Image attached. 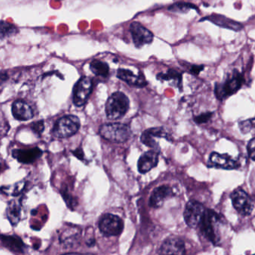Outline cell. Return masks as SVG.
Returning a JSON list of instances; mask_svg holds the SVG:
<instances>
[{
  "instance_id": "cell-1",
  "label": "cell",
  "mask_w": 255,
  "mask_h": 255,
  "mask_svg": "<svg viewBox=\"0 0 255 255\" xmlns=\"http://www.w3.org/2000/svg\"><path fill=\"white\" fill-rule=\"evenodd\" d=\"M130 109V100L124 93L115 92L108 99L105 106L106 117L111 121L122 118Z\"/></svg>"
},
{
  "instance_id": "cell-2",
  "label": "cell",
  "mask_w": 255,
  "mask_h": 255,
  "mask_svg": "<svg viewBox=\"0 0 255 255\" xmlns=\"http://www.w3.org/2000/svg\"><path fill=\"white\" fill-rule=\"evenodd\" d=\"M99 133L103 139L113 143H124L131 136V129L126 124L114 123L103 124L99 129Z\"/></svg>"
},
{
  "instance_id": "cell-3",
  "label": "cell",
  "mask_w": 255,
  "mask_h": 255,
  "mask_svg": "<svg viewBox=\"0 0 255 255\" xmlns=\"http://www.w3.org/2000/svg\"><path fill=\"white\" fill-rule=\"evenodd\" d=\"M220 223H222V220L218 214L211 210H206L200 224L201 231L215 245L218 244L220 241V235L219 233Z\"/></svg>"
},
{
  "instance_id": "cell-4",
  "label": "cell",
  "mask_w": 255,
  "mask_h": 255,
  "mask_svg": "<svg viewBox=\"0 0 255 255\" xmlns=\"http://www.w3.org/2000/svg\"><path fill=\"white\" fill-rule=\"evenodd\" d=\"M80 128V121L74 115L60 118L52 129V135L56 138H68L76 134Z\"/></svg>"
},
{
  "instance_id": "cell-5",
  "label": "cell",
  "mask_w": 255,
  "mask_h": 255,
  "mask_svg": "<svg viewBox=\"0 0 255 255\" xmlns=\"http://www.w3.org/2000/svg\"><path fill=\"white\" fill-rule=\"evenodd\" d=\"M244 83V77L238 71L234 72L230 79L223 84H217L215 94L220 100H226L233 94H236Z\"/></svg>"
},
{
  "instance_id": "cell-6",
  "label": "cell",
  "mask_w": 255,
  "mask_h": 255,
  "mask_svg": "<svg viewBox=\"0 0 255 255\" xmlns=\"http://www.w3.org/2000/svg\"><path fill=\"white\" fill-rule=\"evenodd\" d=\"M99 229L105 236H118L122 232L124 223L118 216L110 214H105L99 222Z\"/></svg>"
},
{
  "instance_id": "cell-7",
  "label": "cell",
  "mask_w": 255,
  "mask_h": 255,
  "mask_svg": "<svg viewBox=\"0 0 255 255\" xmlns=\"http://www.w3.org/2000/svg\"><path fill=\"white\" fill-rule=\"evenodd\" d=\"M205 211L206 209L200 202L190 201L187 204L184 213V220L187 226L193 229L199 227L203 220Z\"/></svg>"
},
{
  "instance_id": "cell-8",
  "label": "cell",
  "mask_w": 255,
  "mask_h": 255,
  "mask_svg": "<svg viewBox=\"0 0 255 255\" xmlns=\"http://www.w3.org/2000/svg\"><path fill=\"white\" fill-rule=\"evenodd\" d=\"M234 208L240 214L249 216L254 210V202L248 193L242 189H237L231 195Z\"/></svg>"
},
{
  "instance_id": "cell-9",
  "label": "cell",
  "mask_w": 255,
  "mask_h": 255,
  "mask_svg": "<svg viewBox=\"0 0 255 255\" xmlns=\"http://www.w3.org/2000/svg\"><path fill=\"white\" fill-rule=\"evenodd\" d=\"M93 83L91 79L87 76L81 78L73 88V101L76 107H82L88 101L91 91Z\"/></svg>"
},
{
  "instance_id": "cell-10",
  "label": "cell",
  "mask_w": 255,
  "mask_h": 255,
  "mask_svg": "<svg viewBox=\"0 0 255 255\" xmlns=\"http://www.w3.org/2000/svg\"><path fill=\"white\" fill-rule=\"evenodd\" d=\"M130 30L136 47L141 48L145 45L150 44L154 40V34L139 22H132Z\"/></svg>"
},
{
  "instance_id": "cell-11",
  "label": "cell",
  "mask_w": 255,
  "mask_h": 255,
  "mask_svg": "<svg viewBox=\"0 0 255 255\" xmlns=\"http://www.w3.org/2000/svg\"><path fill=\"white\" fill-rule=\"evenodd\" d=\"M156 138H166L170 139L169 133H167L163 127L151 128L147 129L141 135V142L145 144L146 146L152 148V149L160 150L159 143Z\"/></svg>"
},
{
  "instance_id": "cell-12",
  "label": "cell",
  "mask_w": 255,
  "mask_h": 255,
  "mask_svg": "<svg viewBox=\"0 0 255 255\" xmlns=\"http://www.w3.org/2000/svg\"><path fill=\"white\" fill-rule=\"evenodd\" d=\"M210 163L216 168L220 169H237L241 166L238 160L232 158L227 154H220V153L213 152L210 156Z\"/></svg>"
},
{
  "instance_id": "cell-13",
  "label": "cell",
  "mask_w": 255,
  "mask_h": 255,
  "mask_svg": "<svg viewBox=\"0 0 255 255\" xmlns=\"http://www.w3.org/2000/svg\"><path fill=\"white\" fill-rule=\"evenodd\" d=\"M160 150L152 149L144 153L138 161V170L140 173L145 174L157 166L159 161Z\"/></svg>"
},
{
  "instance_id": "cell-14",
  "label": "cell",
  "mask_w": 255,
  "mask_h": 255,
  "mask_svg": "<svg viewBox=\"0 0 255 255\" xmlns=\"http://www.w3.org/2000/svg\"><path fill=\"white\" fill-rule=\"evenodd\" d=\"M174 195L172 187L168 185H162L154 189L150 197V206L153 208H161L163 204L169 198L172 197Z\"/></svg>"
},
{
  "instance_id": "cell-15",
  "label": "cell",
  "mask_w": 255,
  "mask_h": 255,
  "mask_svg": "<svg viewBox=\"0 0 255 255\" xmlns=\"http://www.w3.org/2000/svg\"><path fill=\"white\" fill-rule=\"evenodd\" d=\"M185 245L179 238L166 240L160 247L159 255H185Z\"/></svg>"
},
{
  "instance_id": "cell-16",
  "label": "cell",
  "mask_w": 255,
  "mask_h": 255,
  "mask_svg": "<svg viewBox=\"0 0 255 255\" xmlns=\"http://www.w3.org/2000/svg\"><path fill=\"white\" fill-rule=\"evenodd\" d=\"M208 20L213 22L215 25L221 27V28H227V29L233 30L235 31H240L244 28V25L234 19H230L223 15L213 14L210 16H205L201 21Z\"/></svg>"
},
{
  "instance_id": "cell-17",
  "label": "cell",
  "mask_w": 255,
  "mask_h": 255,
  "mask_svg": "<svg viewBox=\"0 0 255 255\" xmlns=\"http://www.w3.org/2000/svg\"><path fill=\"white\" fill-rule=\"evenodd\" d=\"M117 77L124 81L130 86L136 87V88H144L148 84L142 73L136 75L131 70H126V69H119L117 72Z\"/></svg>"
},
{
  "instance_id": "cell-18",
  "label": "cell",
  "mask_w": 255,
  "mask_h": 255,
  "mask_svg": "<svg viewBox=\"0 0 255 255\" xmlns=\"http://www.w3.org/2000/svg\"><path fill=\"white\" fill-rule=\"evenodd\" d=\"M43 151L37 147L28 149H14L12 151V156L19 163L25 164L34 163L41 157Z\"/></svg>"
},
{
  "instance_id": "cell-19",
  "label": "cell",
  "mask_w": 255,
  "mask_h": 255,
  "mask_svg": "<svg viewBox=\"0 0 255 255\" xmlns=\"http://www.w3.org/2000/svg\"><path fill=\"white\" fill-rule=\"evenodd\" d=\"M12 115L15 119L19 121H27L34 116L32 109L29 105L22 100H16L12 104Z\"/></svg>"
},
{
  "instance_id": "cell-20",
  "label": "cell",
  "mask_w": 255,
  "mask_h": 255,
  "mask_svg": "<svg viewBox=\"0 0 255 255\" xmlns=\"http://www.w3.org/2000/svg\"><path fill=\"white\" fill-rule=\"evenodd\" d=\"M2 245L10 251L16 253H23L25 250V244L22 242L20 238L16 236H6L1 235L0 236Z\"/></svg>"
},
{
  "instance_id": "cell-21",
  "label": "cell",
  "mask_w": 255,
  "mask_h": 255,
  "mask_svg": "<svg viewBox=\"0 0 255 255\" xmlns=\"http://www.w3.org/2000/svg\"><path fill=\"white\" fill-rule=\"evenodd\" d=\"M6 214L12 226H16L20 220L21 204L19 199H13L7 204Z\"/></svg>"
},
{
  "instance_id": "cell-22",
  "label": "cell",
  "mask_w": 255,
  "mask_h": 255,
  "mask_svg": "<svg viewBox=\"0 0 255 255\" xmlns=\"http://www.w3.org/2000/svg\"><path fill=\"white\" fill-rule=\"evenodd\" d=\"M157 78L160 81H172V85L176 87L181 86L182 82V75L175 70H169L166 73H159Z\"/></svg>"
},
{
  "instance_id": "cell-23",
  "label": "cell",
  "mask_w": 255,
  "mask_h": 255,
  "mask_svg": "<svg viewBox=\"0 0 255 255\" xmlns=\"http://www.w3.org/2000/svg\"><path fill=\"white\" fill-rule=\"evenodd\" d=\"M90 70L94 75L100 77H107L109 76V65L100 60H94L90 64Z\"/></svg>"
},
{
  "instance_id": "cell-24",
  "label": "cell",
  "mask_w": 255,
  "mask_h": 255,
  "mask_svg": "<svg viewBox=\"0 0 255 255\" xmlns=\"http://www.w3.org/2000/svg\"><path fill=\"white\" fill-rule=\"evenodd\" d=\"M19 32L17 27L13 24L0 20V39L8 38Z\"/></svg>"
},
{
  "instance_id": "cell-25",
  "label": "cell",
  "mask_w": 255,
  "mask_h": 255,
  "mask_svg": "<svg viewBox=\"0 0 255 255\" xmlns=\"http://www.w3.org/2000/svg\"><path fill=\"white\" fill-rule=\"evenodd\" d=\"M25 181H21L19 182L16 183L13 185L7 186V187H2L0 190L3 193H5L6 195H10V196H17L23 191L24 188L25 187Z\"/></svg>"
},
{
  "instance_id": "cell-26",
  "label": "cell",
  "mask_w": 255,
  "mask_h": 255,
  "mask_svg": "<svg viewBox=\"0 0 255 255\" xmlns=\"http://www.w3.org/2000/svg\"><path fill=\"white\" fill-rule=\"evenodd\" d=\"M192 9H197L196 5L190 2L181 1V2L175 3L169 7V10L175 13H187Z\"/></svg>"
},
{
  "instance_id": "cell-27",
  "label": "cell",
  "mask_w": 255,
  "mask_h": 255,
  "mask_svg": "<svg viewBox=\"0 0 255 255\" xmlns=\"http://www.w3.org/2000/svg\"><path fill=\"white\" fill-rule=\"evenodd\" d=\"M254 118L247 121H241L239 124L240 129L243 133H247L251 131L254 128Z\"/></svg>"
},
{
  "instance_id": "cell-28",
  "label": "cell",
  "mask_w": 255,
  "mask_h": 255,
  "mask_svg": "<svg viewBox=\"0 0 255 255\" xmlns=\"http://www.w3.org/2000/svg\"><path fill=\"white\" fill-rule=\"evenodd\" d=\"M61 194H62L63 198H64V201H65L66 203H67V206L71 208V209H73L74 206H76V203L74 199H73V198L69 194L67 189L61 190Z\"/></svg>"
},
{
  "instance_id": "cell-29",
  "label": "cell",
  "mask_w": 255,
  "mask_h": 255,
  "mask_svg": "<svg viewBox=\"0 0 255 255\" xmlns=\"http://www.w3.org/2000/svg\"><path fill=\"white\" fill-rule=\"evenodd\" d=\"M9 130L8 123L4 120V117L0 113V138L6 134Z\"/></svg>"
},
{
  "instance_id": "cell-30",
  "label": "cell",
  "mask_w": 255,
  "mask_h": 255,
  "mask_svg": "<svg viewBox=\"0 0 255 255\" xmlns=\"http://www.w3.org/2000/svg\"><path fill=\"white\" fill-rule=\"evenodd\" d=\"M213 113L212 112H208V113L202 114V115H199V116L195 118V121L196 124H202L208 123L210 120L212 118Z\"/></svg>"
},
{
  "instance_id": "cell-31",
  "label": "cell",
  "mask_w": 255,
  "mask_h": 255,
  "mask_svg": "<svg viewBox=\"0 0 255 255\" xmlns=\"http://www.w3.org/2000/svg\"><path fill=\"white\" fill-rule=\"evenodd\" d=\"M31 128L34 133H37V134L40 136L43 133V130H44V123H43V121L33 123L31 125Z\"/></svg>"
},
{
  "instance_id": "cell-32",
  "label": "cell",
  "mask_w": 255,
  "mask_h": 255,
  "mask_svg": "<svg viewBox=\"0 0 255 255\" xmlns=\"http://www.w3.org/2000/svg\"><path fill=\"white\" fill-rule=\"evenodd\" d=\"M255 138H253L249 142L248 146H247V150H248V154L249 156H250V158L254 161L255 157Z\"/></svg>"
},
{
  "instance_id": "cell-33",
  "label": "cell",
  "mask_w": 255,
  "mask_h": 255,
  "mask_svg": "<svg viewBox=\"0 0 255 255\" xmlns=\"http://www.w3.org/2000/svg\"><path fill=\"white\" fill-rule=\"evenodd\" d=\"M203 69L204 66L194 65L190 69V72H191L193 75H199V73H200Z\"/></svg>"
},
{
  "instance_id": "cell-34",
  "label": "cell",
  "mask_w": 255,
  "mask_h": 255,
  "mask_svg": "<svg viewBox=\"0 0 255 255\" xmlns=\"http://www.w3.org/2000/svg\"><path fill=\"white\" fill-rule=\"evenodd\" d=\"M72 152H73V154H74V155L76 156L77 158L80 159V160H83L84 153L80 148H78L77 149L72 151Z\"/></svg>"
},
{
  "instance_id": "cell-35",
  "label": "cell",
  "mask_w": 255,
  "mask_h": 255,
  "mask_svg": "<svg viewBox=\"0 0 255 255\" xmlns=\"http://www.w3.org/2000/svg\"><path fill=\"white\" fill-rule=\"evenodd\" d=\"M7 79H8V76L6 73H0V85L5 82Z\"/></svg>"
},
{
  "instance_id": "cell-36",
  "label": "cell",
  "mask_w": 255,
  "mask_h": 255,
  "mask_svg": "<svg viewBox=\"0 0 255 255\" xmlns=\"http://www.w3.org/2000/svg\"><path fill=\"white\" fill-rule=\"evenodd\" d=\"M0 172H1V163H0Z\"/></svg>"
},
{
  "instance_id": "cell-37",
  "label": "cell",
  "mask_w": 255,
  "mask_h": 255,
  "mask_svg": "<svg viewBox=\"0 0 255 255\" xmlns=\"http://www.w3.org/2000/svg\"></svg>"
}]
</instances>
